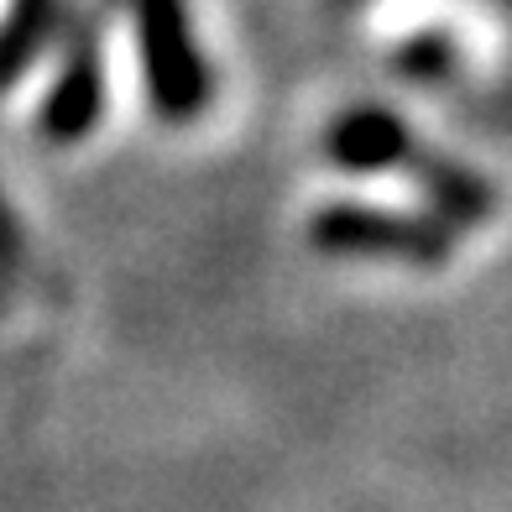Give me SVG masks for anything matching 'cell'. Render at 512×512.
I'll return each mask as SVG.
<instances>
[{
    "label": "cell",
    "instance_id": "obj_1",
    "mask_svg": "<svg viewBox=\"0 0 512 512\" xmlns=\"http://www.w3.org/2000/svg\"><path fill=\"white\" fill-rule=\"evenodd\" d=\"M324 157H330L335 168H351V173H403L408 183H418V189L429 194V204L450 225H486L497 215L492 183H486L471 162L418 142L392 110H377V105L340 110L335 121L324 126Z\"/></svg>",
    "mask_w": 512,
    "mask_h": 512
},
{
    "label": "cell",
    "instance_id": "obj_2",
    "mask_svg": "<svg viewBox=\"0 0 512 512\" xmlns=\"http://www.w3.org/2000/svg\"><path fill=\"white\" fill-rule=\"evenodd\" d=\"M304 236L324 256L345 262H398V267H445L450 262V225L429 215H403V209H377V204H319Z\"/></svg>",
    "mask_w": 512,
    "mask_h": 512
},
{
    "label": "cell",
    "instance_id": "obj_3",
    "mask_svg": "<svg viewBox=\"0 0 512 512\" xmlns=\"http://www.w3.org/2000/svg\"><path fill=\"white\" fill-rule=\"evenodd\" d=\"M121 6L136 21L152 110L173 126L204 115V105H209V63L199 53L189 6H183V0H121Z\"/></svg>",
    "mask_w": 512,
    "mask_h": 512
},
{
    "label": "cell",
    "instance_id": "obj_4",
    "mask_svg": "<svg viewBox=\"0 0 512 512\" xmlns=\"http://www.w3.org/2000/svg\"><path fill=\"white\" fill-rule=\"evenodd\" d=\"M100 110H105V27L100 16H79L74 32H68L58 84L42 100V136L58 147H74L95 131Z\"/></svg>",
    "mask_w": 512,
    "mask_h": 512
},
{
    "label": "cell",
    "instance_id": "obj_5",
    "mask_svg": "<svg viewBox=\"0 0 512 512\" xmlns=\"http://www.w3.org/2000/svg\"><path fill=\"white\" fill-rule=\"evenodd\" d=\"M53 21L58 0H11L6 21H0V84H11L42 53V42L53 37Z\"/></svg>",
    "mask_w": 512,
    "mask_h": 512
}]
</instances>
